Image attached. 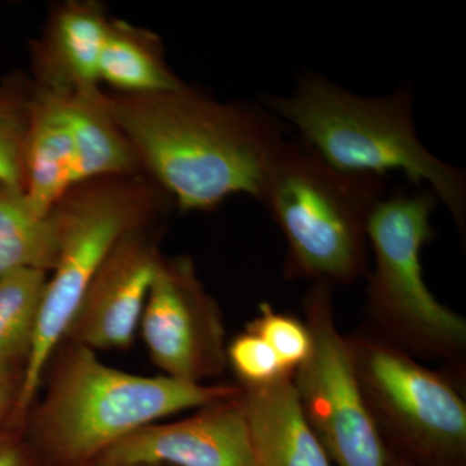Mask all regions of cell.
<instances>
[{"label": "cell", "instance_id": "25", "mask_svg": "<svg viewBox=\"0 0 466 466\" xmlns=\"http://www.w3.org/2000/svg\"><path fill=\"white\" fill-rule=\"evenodd\" d=\"M394 466H408V465H403V464H395Z\"/></svg>", "mask_w": 466, "mask_h": 466}, {"label": "cell", "instance_id": "19", "mask_svg": "<svg viewBox=\"0 0 466 466\" xmlns=\"http://www.w3.org/2000/svg\"><path fill=\"white\" fill-rule=\"evenodd\" d=\"M29 127L30 99L0 92V187L24 191Z\"/></svg>", "mask_w": 466, "mask_h": 466}, {"label": "cell", "instance_id": "24", "mask_svg": "<svg viewBox=\"0 0 466 466\" xmlns=\"http://www.w3.org/2000/svg\"><path fill=\"white\" fill-rule=\"evenodd\" d=\"M95 466H128V465H106V464H100V462H97Z\"/></svg>", "mask_w": 466, "mask_h": 466}, {"label": "cell", "instance_id": "2", "mask_svg": "<svg viewBox=\"0 0 466 466\" xmlns=\"http://www.w3.org/2000/svg\"><path fill=\"white\" fill-rule=\"evenodd\" d=\"M262 101L332 167L385 177L395 171L417 189L426 184L464 228L465 171L441 161L420 140L410 88L363 96L305 72L290 95H266Z\"/></svg>", "mask_w": 466, "mask_h": 466}, {"label": "cell", "instance_id": "10", "mask_svg": "<svg viewBox=\"0 0 466 466\" xmlns=\"http://www.w3.org/2000/svg\"><path fill=\"white\" fill-rule=\"evenodd\" d=\"M161 262L139 231L121 238L92 279L66 339L95 352L128 348Z\"/></svg>", "mask_w": 466, "mask_h": 466}, {"label": "cell", "instance_id": "8", "mask_svg": "<svg viewBox=\"0 0 466 466\" xmlns=\"http://www.w3.org/2000/svg\"><path fill=\"white\" fill-rule=\"evenodd\" d=\"M140 328L153 363L165 376L200 383L222 370V319L198 281L191 260L162 259Z\"/></svg>", "mask_w": 466, "mask_h": 466}, {"label": "cell", "instance_id": "18", "mask_svg": "<svg viewBox=\"0 0 466 466\" xmlns=\"http://www.w3.org/2000/svg\"><path fill=\"white\" fill-rule=\"evenodd\" d=\"M47 280V272L32 268L0 278V368L26 360Z\"/></svg>", "mask_w": 466, "mask_h": 466}, {"label": "cell", "instance_id": "21", "mask_svg": "<svg viewBox=\"0 0 466 466\" xmlns=\"http://www.w3.org/2000/svg\"><path fill=\"white\" fill-rule=\"evenodd\" d=\"M228 359L235 372L250 388L268 385L287 376L274 350L250 330L231 343Z\"/></svg>", "mask_w": 466, "mask_h": 466}, {"label": "cell", "instance_id": "12", "mask_svg": "<svg viewBox=\"0 0 466 466\" xmlns=\"http://www.w3.org/2000/svg\"><path fill=\"white\" fill-rule=\"evenodd\" d=\"M109 23L99 5L90 3L58 9L34 51L42 90L57 95L100 90V58Z\"/></svg>", "mask_w": 466, "mask_h": 466}, {"label": "cell", "instance_id": "20", "mask_svg": "<svg viewBox=\"0 0 466 466\" xmlns=\"http://www.w3.org/2000/svg\"><path fill=\"white\" fill-rule=\"evenodd\" d=\"M249 330L258 334L274 350L285 372L302 366L311 354L312 337L309 328L296 319L272 311L268 305L260 306V317Z\"/></svg>", "mask_w": 466, "mask_h": 466}, {"label": "cell", "instance_id": "23", "mask_svg": "<svg viewBox=\"0 0 466 466\" xmlns=\"http://www.w3.org/2000/svg\"><path fill=\"white\" fill-rule=\"evenodd\" d=\"M0 466H26L25 458L14 441L0 438Z\"/></svg>", "mask_w": 466, "mask_h": 466}, {"label": "cell", "instance_id": "7", "mask_svg": "<svg viewBox=\"0 0 466 466\" xmlns=\"http://www.w3.org/2000/svg\"><path fill=\"white\" fill-rule=\"evenodd\" d=\"M308 311L311 354L299 368L294 385L309 426L337 465L386 466L354 355L334 328L325 285L309 294Z\"/></svg>", "mask_w": 466, "mask_h": 466}, {"label": "cell", "instance_id": "4", "mask_svg": "<svg viewBox=\"0 0 466 466\" xmlns=\"http://www.w3.org/2000/svg\"><path fill=\"white\" fill-rule=\"evenodd\" d=\"M238 394L229 386L124 372L104 364L92 350L70 343L36 412V433L57 458L91 461L158 420Z\"/></svg>", "mask_w": 466, "mask_h": 466}, {"label": "cell", "instance_id": "9", "mask_svg": "<svg viewBox=\"0 0 466 466\" xmlns=\"http://www.w3.org/2000/svg\"><path fill=\"white\" fill-rule=\"evenodd\" d=\"M359 368L373 400L410 440L441 452L465 446V403L440 376L385 348L364 350Z\"/></svg>", "mask_w": 466, "mask_h": 466}, {"label": "cell", "instance_id": "16", "mask_svg": "<svg viewBox=\"0 0 466 466\" xmlns=\"http://www.w3.org/2000/svg\"><path fill=\"white\" fill-rule=\"evenodd\" d=\"M99 76L121 95L158 94L184 86L165 61L157 36L119 20L109 23Z\"/></svg>", "mask_w": 466, "mask_h": 466}, {"label": "cell", "instance_id": "15", "mask_svg": "<svg viewBox=\"0 0 466 466\" xmlns=\"http://www.w3.org/2000/svg\"><path fill=\"white\" fill-rule=\"evenodd\" d=\"M103 94L97 90L58 95L75 142L76 186L104 177H134L140 167L133 147L109 115Z\"/></svg>", "mask_w": 466, "mask_h": 466}, {"label": "cell", "instance_id": "22", "mask_svg": "<svg viewBox=\"0 0 466 466\" xmlns=\"http://www.w3.org/2000/svg\"><path fill=\"white\" fill-rule=\"evenodd\" d=\"M17 392H15L8 370L0 368V419L8 412L12 403L16 404Z\"/></svg>", "mask_w": 466, "mask_h": 466}, {"label": "cell", "instance_id": "11", "mask_svg": "<svg viewBox=\"0 0 466 466\" xmlns=\"http://www.w3.org/2000/svg\"><path fill=\"white\" fill-rule=\"evenodd\" d=\"M100 464L128 466H256L241 400L205 407L173 424H152L115 444Z\"/></svg>", "mask_w": 466, "mask_h": 466}, {"label": "cell", "instance_id": "17", "mask_svg": "<svg viewBox=\"0 0 466 466\" xmlns=\"http://www.w3.org/2000/svg\"><path fill=\"white\" fill-rule=\"evenodd\" d=\"M57 254L52 214L41 217L21 189L0 187V278L18 269L50 272Z\"/></svg>", "mask_w": 466, "mask_h": 466}, {"label": "cell", "instance_id": "3", "mask_svg": "<svg viewBox=\"0 0 466 466\" xmlns=\"http://www.w3.org/2000/svg\"><path fill=\"white\" fill-rule=\"evenodd\" d=\"M388 177L332 167L300 137L285 140L258 201L288 242V274L351 281L367 269V227Z\"/></svg>", "mask_w": 466, "mask_h": 466}, {"label": "cell", "instance_id": "1", "mask_svg": "<svg viewBox=\"0 0 466 466\" xmlns=\"http://www.w3.org/2000/svg\"><path fill=\"white\" fill-rule=\"evenodd\" d=\"M104 104L170 200L213 210L232 196L258 201L288 127L263 106L220 103L182 86L150 95H106Z\"/></svg>", "mask_w": 466, "mask_h": 466}, {"label": "cell", "instance_id": "5", "mask_svg": "<svg viewBox=\"0 0 466 466\" xmlns=\"http://www.w3.org/2000/svg\"><path fill=\"white\" fill-rule=\"evenodd\" d=\"M167 198V193L149 189L133 177H104L73 187L52 210L56 260L17 390V410H26L38 394L45 370L110 251L126 235L139 231L148 214L156 213Z\"/></svg>", "mask_w": 466, "mask_h": 466}, {"label": "cell", "instance_id": "14", "mask_svg": "<svg viewBox=\"0 0 466 466\" xmlns=\"http://www.w3.org/2000/svg\"><path fill=\"white\" fill-rule=\"evenodd\" d=\"M75 186L76 148L63 100L39 88L30 97L24 193L38 216L48 217Z\"/></svg>", "mask_w": 466, "mask_h": 466}, {"label": "cell", "instance_id": "6", "mask_svg": "<svg viewBox=\"0 0 466 466\" xmlns=\"http://www.w3.org/2000/svg\"><path fill=\"white\" fill-rule=\"evenodd\" d=\"M438 202L426 188L398 189L377 205L367 227L375 256L370 294L408 332L433 345L459 346L465 341V321L434 299L422 272L421 253L433 236Z\"/></svg>", "mask_w": 466, "mask_h": 466}, {"label": "cell", "instance_id": "13", "mask_svg": "<svg viewBox=\"0 0 466 466\" xmlns=\"http://www.w3.org/2000/svg\"><path fill=\"white\" fill-rule=\"evenodd\" d=\"M256 466H330L309 426L296 385L287 379L256 386L241 400Z\"/></svg>", "mask_w": 466, "mask_h": 466}]
</instances>
